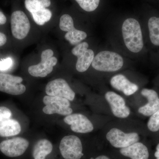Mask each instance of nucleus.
Here are the masks:
<instances>
[{"label":"nucleus","instance_id":"4","mask_svg":"<svg viewBox=\"0 0 159 159\" xmlns=\"http://www.w3.org/2000/svg\"><path fill=\"white\" fill-rule=\"evenodd\" d=\"M59 148L64 159H81L84 155L81 140L74 135L63 137L60 143Z\"/></svg>","mask_w":159,"mask_h":159},{"label":"nucleus","instance_id":"5","mask_svg":"<svg viewBox=\"0 0 159 159\" xmlns=\"http://www.w3.org/2000/svg\"><path fill=\"white\" fill-rule=\"evenodd\" d=\"M54 52L51 49H47L41 54V61L38 64L30 66L28 71L33 77H44L52 72L53 67L57 63V60L53 56Z\"/></svg>","mask_w":159,"mask_h":159},{"label":"nucleus","instance_id":"27","mask_svg":"<svg viewBox=\"0 0 159 159\" xmlns=\"http://www.w3.org/2000/svg\"><path fill=\"white\" fill-rule=\"evenodd\" d=\"M6 17L2 11H0V25H4L6 22Z\"/></svg>","mask_w":159,"mask_h":159},{"label":"nucleus","instance_id":"15","mask_svg":"<svg viewBox=\"0 0 159 159\" xmlns=\"http://www.w3.org/2000/svg\"><path fill=\"white\" fill-rule=\"evenodd\" d=\"M26 9L31 12L34 21L39 25H43L51 20L52 12L46 9L39 0H25Z\"/></svg>","mask_w":159,"mask_h":159},{"label":"nucleus","instance_id":"1","mask_svg":"<svg viewBox=\"0 0 159 159\" xmlns=\"http://www.w3.org/2000/svg\"><path fill=\"white\" fill-rule=\"evenodd\" d=\"M123 40L127 48L133 53H139L144 46L141 26L138 20L129 18L124 21L122 25Z\"/></svg>","mask_w":159,"mask_h":159},{"label":"nucleus","instance_id":"12","mask_svg":"<svg viewBox=\"0 0 159 159\" xmlns=\"http://www.w3.org/2000/svg\"><path fill=\"white\" fill-rule=\"evenodd\" d=\"M46 93L48 96L63 97L73 101L75 93L66 80L58 78L48 83L46 87Z\"/></svg>","mask_w":159,"mask_h":159},{"label":"nucleus","instance_id":"9","mask_svg":"<svg viewBox=\"0 0 159 159\" xmlns=\"http://www.w3.org/2000/svg\"><path fill=\"white\" fill-rule=\"evenodd\" d=\"M29 142L21 137L5 140L0 143V151L6 156L16 157L23 155L29 148Z\"/></svg>","mask_w":159,"mask_h":159},{"label":"nucleus","instance_id":"20","mask_svg":"<svg viewBox=\"0 0 159 159\" xmlns=\"http://www.w3.org/2000/svg\"><path fill=\"white\" fill-rule=\"evenodd\" d=\"M20 131V125L15 119H9L0 122V137L13 136Z\"/></svg>","mask_w":159,"mask_h":159},{"label":"nucleus","instance_id":"16","mask_svg":"<svg viewBox=\"0 0 159 159\" xmlns=\"http://www.w3.org/2000/svg\"><path fill=\"white\" fill-rule=\"evenodd\" d=\"M141 93L148 102L139 107L138 112L145 116L150 117L159 110L158 95L156 91L147 89H143Z\"/></svg>","mask_w":159,"mask_h":159},{"label":"nucleus","instance_id":"13","mask_svg":"<svg viewBox=\"0 0 159 159\" xmlns=\"http://www.w3.org/2000/svg\"><path fill=\"white\" fill-rule=\"evenodd\" d=\"M23 78L9 74H0V91L12 95H21L26 91Z\"/></svg>","mask_w":159,"mask_h":159},{"label":"nucleus","instance_id":"7","mask_svg":"<svg viewBox=\"0 0 159 159\" xmlns=\"http://www.w3.org/2000/svg\"><path fill=\"white\" fill-rule=\"evenodd\" d=\"M104 97L114 116L118 119H124L130 116V108L122 96L113 91H108L106 93Z\"/></svg>","mask_w":159,"mask_h":159},{"label":"nucleus","instance_id":"8","mask_svg":"<svg viewBox=\"0 0 159 159\" xmlns=\"http://www.w3.org/2000/svg\"><path fill=\"white\" fill-rule=\"evenodd\" d=\"M59 27L61 30L66 31L65 38L72 45H77L87 37L84 31L75 29L74 20L68 14L63 15L61 17Z\"/></svg>","mask_w":159,"mask_h":159},{"label":"nucleus","instance_id":"21","mask_svg":"<svg viewBox=\"0 0 159 159\" xmlns=\"http://www.w3.org/2000/svg\"><path fill=\"white\" fill-rule=\"evenodd\" d=\"M148 28L151 42L159 46V18L153 16L148 21Z\"/></svg>","mask_w":159,"mask_h":159},{"label":"nucleus","instance_id":"3","mask_svg":"<svg viewBox=\"0 0 159 159\" xmlns=\"http://www.w3.org/2000/svg\"><path fill=\"white\" fill-rule=\"evenodd\" d=\"M124 64L121 55L111 51H102L94 57L92 67L96 70L103 72H114L120 70Z\"/></svg>","mask_w":159,"mask_h":159},{"label":"nucleus","instance_id":"19","mask_svg":"<svg viewBox=\"0 0 159 159\" xmlns=\"http://www.w3.org/2000/svg\"><path fill=\"white\" fill-rule=\"evenodd\" d=\"M53 150V145L50 141L46 139H40L33 146L32 157L33 159H46Z\"/></svg>","mask_w":159,"mask_h":159},{"label":"nucleus","instance_id":"28","mask_svg":"<svg viewBox=\"0 0 159 159\" xmlns=\"http://www.w3.org/2000/svg\"><path fill=\"white\" fill-rule=\"evenodd\" d=\"M42 3L43 6H44L45 8L49 7L51 6V0H39Z\"/></svg>","mask_w":159,"mask_h":159},{"label":"nucleus","instance_id":"29","mask_svg":"<svg viewBox=\"0 0 159 159\" xmlns=\"http://www.w3.org/2000/svg\"><path fill=\"white\" fill-rule=\"evenodd\" d=\"M154 156L156 159H159V143L157 146L156 151L155 152Z\"/></svg>","mask_w":159,"mask_h":159},{"label":"nucleus","instance_id":"2","mask_svg":"<svg viewBox=\"0 0 159 159\" xmlns=\"http://www.w3.org/2000/svg\"><path fill=\"white\" fill-rule=\"evenodd\" d=\"M105 138L112 146L119 149L140 142L141 139L140 134L135 130H126L117 126L108 129Z\"/></svg>","mask_w":159,"mask_h":159},{"label":"nucleus","instance_id":"11","mask_svg":"<svg viewBox=\"0 0 159 159\" xmlns=\"http://www.w3.org/2000/svg\"><path fill=\"white\" fill-rule=\"evenodd\" d=\"M11 25L12 35L18 39H25L31 28L30 21L27 16L20 10L15 11L11 14Z\"/></svg>","mask_w":159,"mask_h":159},{"label":"nucleus","instance_id":"14","mask_svg":"<svg viewBox=\"0 0 159 159\" xmlns=\"http://www.w3.org/2000/svg\"><path fill=\"white\" fill-rule=\"evenodd\" d=\"M66 124L70 125L71 130L77 133L87 134L93 131L94 126L86 116L81 114H71L64 119Z\"/></svg>","mask_w":159,"mask_h":159},{"label":"nucleus","instance_id":"18","mask_svg":"<svg viewBox=\"0 0 159 159\" xmlns=\"http://www.w3.org/2000/svg\"><path fill=\"white\" fill-rule=\"evenodd\" d=\"M123 156L130 159H148L149 151L147 146L141 142H137L125 148L119 149Z\"/></svg>","mask_w":159,"mask_h":159},{"label":"nucleus","instance_id":"6","mask_svg":"<svg viewBox=\"0 0 159 159\" xmlns=\"http://www.w3.org/2000/svg\"><path fill=\"white\" fill-rule=\"evenodd\" d=\"M45 106L43 111L47 115L57 114L67 116L73 113L70 100L63 97L46 96L43 99Z\"/></svg>","mask_w":159,"mask_h":159},{"label":"nucleus","instance_id":"26","mask_svg":"<svg viewBox=\"0 0 159 159\" xmlns=\"http://www.w3.org/2000/svg\"><path fill=\"white\" fill-rule=\"evenodd\" d=\"M7 42V38L4 33L0 32V47L3 46Z\"/></svg>","mask_w":159,"mask_h":159},{"label":"nucleus","instance_id":"17","mask_svg":"<svg viewBox=\"0 0 159 159\" xmlns=\"http://www.w3.org/2000/svg\"><path fill=\"white\" fill-rule=\"evenodd\" d=\"M110 84L114 89L122 92L124 95L128 97L135 93L139 89L137 84L131 82L122 74H117L112 77Z\"/></svg>","mask_w":159,"mask_h":159},{"label":"nucleus","instance_id":"23","mask_svg":"<svg viewBox=\"0 0 159 159\" xmlns=\"http://www.w3.org/2000/svg\"><path fill=\"white\" fill-rule=\"evenodd\" d=\"M147 127L150 131L156 132L159 130V110L150 116L147 122Z\"/></svg>","mask_w":159,"mask_h":159},{"label":"nucleus","instance_id":"22","mask_svg":"<svg viewBox=\"0 0 159 159\" xmlns=\"http://www.w3.org/2000/svg\"><path fill=\"white\" fill-rule=\"evenodd\" d=\"M84 11L91 12L95 11L99 6L100 0H75Z\"/></svg>","mask_w":159,"mask_h":159},{"label":"nucleus","instance_id":"10","mask_svg":"<svg viewBox=\"0 0 159 159\" xmlns=\"http://www.w3.org/2000/svg\"><path fill=\"white\" fill-rule=\"evenodd\" d=\"M89 46L85 42L80 43L72 50V54L77 57L76 70L80 73L88 70L95 57L93 51L88 49Z\"/></svg>","mask_w":159,"mask_h":159},{"label":"nucleus","instance_id":"30","mask_svg":"<svg viewBox=\"0 0 159 159\" xmlns=\"http://www.w3.org/2000/svg\"><path fill=\"white\" fill-rule=\"evenodd\" d=\"M93 159H111L105 155H100Z\"/></svg>","mask_w":159,"mask_h":159},{"label":"nucleus","instance_id":"25","mask_svg":"<svg viewBox=\"0 0 159 159\" xmlns=\"http://www.w3.org/2000/svg\"><path fill=\"white\" fill-rule=\"evenodd\" d=\"M12 60L10 57L2 59L0 61V70L5 71L8 70L12 66Z\"/></svg>","mask_w":159,"mask_h":159},{"label":"nucleus","instance_id":"24","mask_svg":"<svg viewBox=\"0 0 159 159\" xmlns=\"http://www.w3.org/2000/svg\"><path fill=\"white\" fill-rule=\"evenodd\" d=\"M11 111L6 107H0V122L10 119L11 116Z\"/></svg>","mask_w":159,"mask_h":159}]
</instances>
